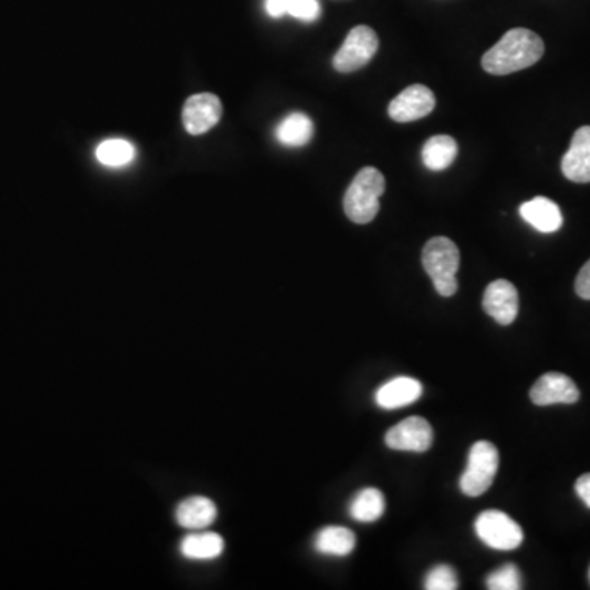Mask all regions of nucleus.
I'll list each match as a JSON object with an SVG mask.
<instances>
[{
  "label": "nucleus",
  "instance_id": "4",
  "mask_svg": "<svg viewBox=\"0 0 590 590\" xmlns=\"http://www.w3.org/2000/svg\"><path fill=\"white\" fill-rule=\"evenodd\" d=\"M499 451L489 441H477L469 451L468 464L459 487L469 497H479L489 491L499 471Z\"/></svg>",
  "mask_w": 590,
  "mask_h": 590
},
{
  "label": "nucleus",
  "instance_id": "19",
  "mask_svg": "<svg viewBox=\"0 0 590 590\" xmlns=\"http://www.w3.org/2000/svg\"><path fill=\"white\" fill-rule=\"evenodd\" d=\"M222 536L217 533H192L181 541V553L184 558L194 561H209L223 553Z\"/></svg>",
  "mask_w": 590,
  "mask_h": 590
},
{
  "label": "nucleus",
  "instance_id": "20",
  "mask_svg": "<svg viewBox=\"0 0 590 590\" xmlns=\"http://www.w3.org/2000/svg\"><path fill=\"white\" fill-rule=\"evenodd\" d=\"M386 510V499L381 491L374 487H368L354 495L350 504V515L361 523L376 522L384 515Z\"/></svg>",
  "mask_w": 590,
  "mask_h": 590
},
{
  "label": "nucleus",
  "instance_id": "9",
  "mask_svg": "<svg viewBox=\"0 0 590 590\" xmlns=\"http://www.w3.org/2000/svg\"><path fill=\"white\" fill-rule=\"evenodd\" d=\"M435 105V94L427 86L413 84L389 104V117L399 123L415 122L432 114Z\"/></svg>",
  "mask_w": 590,
  "mask_h": 590
},
{
  "label": "nucleus",
  "instance_id": "24",
  "mask_svg": "<svg viewBox=\"0 0 590 590\" xmlns=\"http://www.w3.org/2000/svg\"><path fill=\"white\" fill-rule=\"evenodd\" d=\"M300 22H315L320 17L318 0H291L289 14Z\"/></svg>",
  "mask_w": 590,
  "mask_h": 590
},
{
  "label": "nucleus",
  "instance_id": "8",
  "mask_svg": "<svg viewBox=\"0 0 590 590\" xmlns=\"http://www.w3.org/2000/svg\"><path fill=\"white\" fill-rule=\"evenodd\" d=\"M222 102L215 94L202 92L186 100L182 109V122L187 133L204 135L222 118Z\"/></svg>",
  "mask_w": 590,
  "mask_h": 590
},
{
  "label": "nucleus",
  "instance_id": "16",
  "mask_svg": "<svg viewBox=\"0 0 590 590\" xmlns=\"http://www.w3.org/2000/svg\"><path fill=\"white\" fill-rule=\"evenodd\" d=\"M314 548L325 556H348L356 548V536L350 528L325 527L318 531L314 540Z\"/></svg>",
  "mask_w": 590,
  "mask_h": 590
},
{
  "label": "nucleus",
  "instance_id": "13",
  "mask_svg": "<svg viewBox=\"0 0 590 590\" xmlns=\"http://www.w3.org/2000/svg\"><path fill=\"white\" fill-rule=\"evenodd\" d=\"M423 394V386L413 377L399 376L382 384L376 392V404L384 410L404 409L417 402Z\"/></svg>",
  "mask_w": 590,
  "mask_h": 590
},
{
  "label": "nucleus",
  "instance_id": "18",
  "mask_svg": "<svg viewBox=\"0 0 590 590\" xmlns=\"http://www.w3.org/2000/svg\"><path fill=\"white\" fill-rule=\"evenodd\" d=\"M314 137V123L305 114L294 112L287 115L276 127V138L281 145L299 148Z\"/></svg>",
  "mask_w": 590,
  "mask_h": 590
},
{
  "label": "nucleus",
  "instance_id": "6",
  "mask_svg": "<svg viewBox=\"0 0 590 590\" xmlns=\"http://www.w3.org/2000/svg\"><path fill=\"white\" fill-rule=\"evenodd\" d=\"M379 48V38L373 28L366 25L354 27L340 50L333 58V68L338 73H353L363 68L374 58Z\"/></svg>",
  "mask_w": 590,
  "mask_h": 590
},
{
  "label": "nucleus",
  "instance_id": "12",
  "mask_svg": "<svg viewBox=\"0 0 590 590\" xmlns=\"http://www.w3.org/2000/svg\"><path fill=\"white\" fill-rule=\"evenodd\" d=\"M561 169L569 181L577 184L590 182V127H581L574 133L571 146L561 161Z\"/></svg>",
  "mask_w": 590,
  "mask_h": 590
},
{
  "label": "nucleus",
  "instance_id": "5",
  "mask_svg": "<svg viewBox=\"0 0 590 590\" xmlns=\"http://www.w3.org/2000/svg\"><path fill=\"white\" fill-rule=\"evenodd\" d=\"M476 535L492 550L512 551L522 545L523 530L513 518L500 510H486L474 523Z\"/></svg>",
  "mask_w": 590,
  "mask_h": 590
},
{
  "label": "nucleus",
  "instance_id": "21",
  "mask_svg": "<svg viewBox=\"0 0 590 590\" xmlns=\"http://www.w3.org/2000/svg\"><path fill=\"white\" fill-rule=\"evenodd\" d=\"M97 161L109 168H122L132 163L135 158V146L127 140L112 138L105 140L97 146Z\"/></svg>",
  "mask_w": 590,
  "mask_h": 590
},
{
  "label": "nucleus",
  "instance_id": "14",
  "mask_svg": "<svg viewBox=\"0 0 590 590\" xmlns=\"http://www.w3.org/2000/svg\"><path fill=\"white\" fill-rule=\"evenodd\" d=\"M520 217L541 233L558 232L564 222L558 204L546 197H535L520 205Z\"/></svg>",
  "mask_w": 590,
  "mask_h": 590
},
{
  "label": "nucleus",
  "instance_id": "22",
  "mask_svg": "<svg viewBox=\"0 0 590 590\" xmlns=\"http://www.w3.org/2000/svg\"><path fill=\"white\" fill-rule=\"evenodd\" d=\"M486 584L487 589L491 590L522 589V574L515 564H504L487 576Z\"/></svg>",
  "mask_w": 590,
  "mask_h": 590
},
{
  "label": "nucleus",
  "instance_id": "28",
  "mask_svg": "<svg viewBox=\"0 0 590 590\" xmlns=\"http://www.w3.org/2000/svg\"><path fill=\"white\" fill-rule=\"evenodd\" d=\"M589 577H590V571H589Z\"/></svg>",
  "mask_w": 590,
  "mask_h": 590
},
{
  "label": "nucleus",
  "instance_id": "15",
  "mask_svg": "<svg viewBox=\"0 0 590 590\" xmlns=\"http://www.w3.org/2000/svg\"><path fill=\"white\" fill-rule=\"evenodd\" d=\"M177 523L186 530H204L217 518V507L207 497H189L176 510Z\"/></svg>",
  "mask_w": 590,
  "mask_h": 590
},
{
  "label": "nucleus",
  "instance_id": "10",
  "mask_svg": "<svg viewBox=\"0 0 590 590\" xmlns=\"http://www.w3.org/2000/svg\"><path fill=\"white\" fill-rule=\"evenodd\" d=\"M581 392L571 377L561 373H546L533 384L531 402L540 407L554 404H576Z\"/></svg>",
  "mask_w": 590,
  "mask_h": 590
},
{
  "label": "nucleus",
  "instance_id": "17",
  "mask_svg": "<svg viewBox=\"0 0 590 590\" xmlns=\"http://www.w3.org/2000/svg\"><path fill=\"white\" fill-rule=\"evenodd\" d=\"M456 156H458V143L448 135H436L423 145V164L435 173L450 168Z\"/></svg>",
  "mask_w": 590,
  "mask_h": 590
},
{
  "label": "nucleus",
  "instance_id": "3",
  "mask_svg": "<svg viewBox=\"0 0 590 590\" xmlns=\"http://www.w3.org/2000/svg\"><path fill=\"white\" fill-rule=\"evenodd\" d=\"M423 268L432 279L436 292L441 297H451L458 291L459 256L458 246L450 238L436 236L428 241L422 253Z\"/></svg>",
  "mask_w": 590,
  "mask_h": 590
},
{
  "label": "nucleus",
  "instance_id": "25",
  "mask_svg": "<svg viewBox=\"0 0 590 590\" xmlns=\"http://www.w3.org/2000/svg\"><path fill=\"white\" fill-rule=\"evenodd\" d=\"M576 292L581 299L590 300V259L577 274Z\"/></svg>",
  "mask_w": 590,
  "mask_h": 590
},
{
  "label": "nucleus",
  "instance_id": "2",
  "mask_svg": "<svg viewBox=\"0 0 590 590\" xmlns=\"http://www.w3.org/2000/svg\"><path fill=\"white\" fill-rule=\"evenodd\" d=\"M386 191V179L376 168H364L356 174L343 200L346 217L358 225L373 222L379 212V199Z\"/></svg>",
  "mask_w": 590,
  "mask_h": 590
},
{
  "label": "nucleus",
  "instance_id": "1",
  "mask_svg": "<svg viewBox=\"0 0 590 590\" xmlns=\"http://www.w3.org/2000/svg\"><path fill=\"white\" fill-rule=\"evenodd\" d=\"M543 53L545 43L535 32L513 28L482 56V68L494 76H507L538 63Z\"/></svg>",
  "mask_w": 590,
  "mask_h": 590
},
{
  "label": "nucleus",
  "instance_id": "26",
  "mask_svg": "<svg viewBox=\"0 0 590 590\" xmlns=\"http://www.w3.org/2000/svg\"><path fill=\"white\" fill-rule=\"evenodd\" d=\"M289 4H291V0H264V9L268 12L269 17L281 19L284 15L289 14Z\"/></svg>",
  "mask_w": 590,
  "mask_h": 590
},
{
  "label": "nucleus",
  "instance_id": "23",
  "mask_svg": "<svg viewBox=\"0 0 590 590\" xmlns=\"http://www.w3.org/2000/svg\"><path fill=\"white\" fill-rule=\"evenodd\" d=\"M423 587L427 590H456L459 587L458 576L451 566L438 564L428 572Z\"/></svg>",
  "mask_w": 590,
  "mask_h": 590
},
{
  "label": "nucleus",
  "instance_id": "7",
  "mask_svg": "<svg viewBox=\"0 0 590 590\" xmlns=\"http://www.w3.org/2000/svg\"><path fill=\"white\" fill-rule=\"evenodd\" d=\"M433 428L422 417H409L386 433V445L395 451L425 453L432 448Z\"/></svg>",
  "mask_w": 590,
  "mask_h": 590
},
{
  "label": "nucleus",
  "instance_id": "11",
  "mask_svg": "<svg viewBox=\"0 0 590 590\" xmlns=\"http://www.w3.org/2000/svg\"><path fill=\"white\" fill-rule=\"evenodd\" d=\"M482 307L500 325H510L518 315V292L512 282L497 279L487 286Z\"/></svg>",
  "mask_w": 590,
  "mask_h": 590
},
{
  "label": "nucleus",
  "instance_id": "27",
  "mask_svg": "<svg viewBox=\"0 0 590 590\" xmlns=\"http://www.w3.org/2000/svg\"><path fill=\"white\" fill-rule=\"evenodd\" d=\"M576 492L579 495V499L590 509V472L577 479Z\"/></svg>",
  "mask_w": 590,
  "mask_h": 590
}]
</instances>
